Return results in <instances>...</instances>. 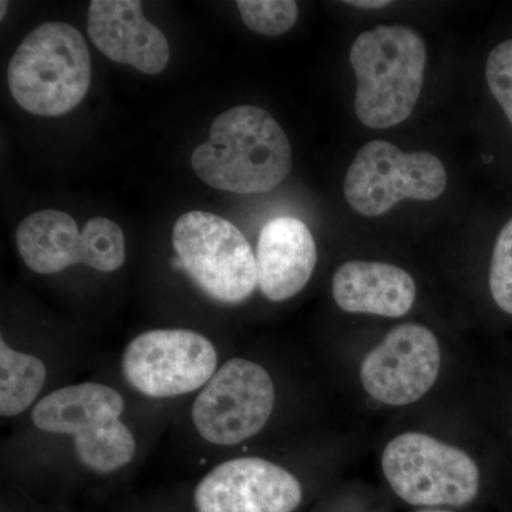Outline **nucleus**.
Masks as SVG:
<instances>
[{
	"mask_svg": "<svg viewBox=\"0 0 512 512\" xmlns=\"http://www.w3.org/2000/svg\"><path fill=\"white\" fill-rule=\"evenodd\" d=\"M419 512H450V511H446V510H423V511H419Z\"/></svg>",
	"mask_w": 512,
	"mask_h": 512,
	"instance_id": "23",
	"label": "nucleus"
},
{
	"mask_svg": "<svg viewBox=\"0 0 512 512\" xmlns=\"http://www.w3.org/2000/svg\"><path fill=\"white\" fill-rule=\"evenodd\" d=\"M440 365V346L434 333L426 326L404 323L367 353L360 366V380L377 402L406 406L429 393Z\"/></svg>",
	"mask_w": 512,
	"mask_h": 512,
	"instance_id": "10",
	"label": "nucleus"
},
{
	"mask_svg": "<svg viewBox=\"0 0 512 512\" xmlns=\"http://www.w3.org/2000/svg\"><path fill=\"white\" fill-rule=\"evenodd\" d=\"M316 261L315 239L305 222L274 218L262 228L256 247L259 289L269 301L291 299L308 284Z\"/></svg>",
	"mask_w": 512,
	"mask_h": 512,
	"instance_id": "13",
	"label": "nucleus"
},
{
	"mask_svg": "<svg viewBox=\"0 0 512 512\" xmlns=\"http://www.w3.org/2000/svg\"><path fill=\"white\" fill-rule=\"evenodd\" d=\"M356 73L355 111L370 128H390L412 116L423 89L427 47L406 26H379L357 37L350 49Z\"/></svg>",
	"mask_w": 512,
	"mask_h": 512,
	"instance_id": "2",
	"label": "nucleus"
},
{
	"mask_svg": "<svg viewBox=\"0 0 512 512\" xmlns=\"http://www.w3.org/2000/svg\"><path fill=\"white\" fill-rule=\"evenodd\" d=\"M301 501V483L293 474L256 457L220 464L195 490L198 512H293Z\"/></svg>",
	"mask_w": 512,
	"mask_h": 512,
	"instance_id": "11",
	"label": "nucleus"
},
{
	"mask_svg": "<svg viewBox=\"0 0 512 512\" xmlns=\"http://www.w3.org/2000/svg\"><path fill=\"white\" fill-rule=\"evenodd\" d=\"M488 87L512 124V39L490 53L485 67Z\"/></svg>",
	"mask_w": 512,
	"mask_h": 512,
	"instance_id": "19",
	"label": "nucleus"
},
{
	"mask_svg": "<svg viewBox=\"0 0 512 512\" xmlns=\"http://www.w3.org/2000/svg\"><path fill=\"white\" fill-rule=\"evenodd\" d=\"M490 291L498 308L512 315V220L495 242L490 269Z\"/></svg>",
	"mask_w": 512,
	"mask_h": 512,
	"instance_id": "18",
	"label": "nucleus"
},
{
	"mask_svg": "<svg viewBox=\"0 0 512 512\" xmlns=\"http://www.w3.org/2000/svg\"><path fill=\"white\" fill-rule=\"evenodd\" d=\"M483 160L485 163H491V161H493V156H483Z\"/></svg>",
	"mask_w": 512,
	"mask_h": 512,
	"instance_id": "21",
	"label": "nucleus"
},
{
	"mask_svg": "<svg viewBox=\"0 0 512 512\" xmlns=\"http://www.w3.org/2000/svg\"><path fill=\"white\" fill-rule=\"evenodd\" d=\"M6 6H8V2H2V19H3V16H5Z\"/></svg>",
	"mask_w": 512,
	"mask_h": 512,
	"instance_id": "22",
	"label": "nucleus"
},
{
	"mask_svg": "<svg viewBox=\"0 0 512 512\" xmlns=\"http://www.w3.org/2000/svg\"><path fill=\"white\" fill-rule=\"evenodd\" d=\"M87 33L104 56L140 72L158 74L170 62L167 37L148 22L138 0H93Z\"/></svg>",
	"mask_w": 512,
	"mask_h": 512,
	"instance_id": "12",
	"label": "nucleus"
},
{
	"mask_svg": "<svg viewBox=\"0 0 512 512\" xmlns=\"http://www.w3.org/2000/svg\"><path fill=\"white\" fill-rule=\"evenodd\" d=\"M123 412L124 400L117 390L106 384L82 383L47 394L32 410V420L46 433L80 440L120 420Z\"/></svg>",
	"mask_w": 512,
	"mask_h": 512,
	"instance_id": "15",
	"label": "nucleus"
},
{
	"mask_svg": "<svg viewBox=\"0 0 512 512\" xmlns=\"http://www.w3.org/2000/svg\"><path fill=\"white\" fill-rule=\"evenodd\" d=\"M447 187L443 163L430 153H403L389 141H370L350 164L345 195L350 207L379 217L402 200H437Z\"/></svg>",
	"mask_w": 512,
	"mask_h": 512,
	"instance_id": "6",
	"label": "nucleus"
},
{
	"mask_svg": "<svg viewBox=\"0 0 512 512\" xmlns=\"http://www.w3.org/2000/svg\"><path fill=\"white\" fill-rule=\"evenodd\" d=\"M173 245L175 268L184 269L214 301L232 305L254 293L256 255L232 222L211 212H187L175 222Z\"/></svg>",
	"mask_w": 512,
	"mask_h": 512,
	"instance_id": "4",
	"label": "nucleus"
},
{
	"mask_svg": "<svg viewBox=\"0 0 512 512\" xmlns=\"http://www.w3.org/2000/svg\"><path fill=\"white\" fill-rule=\"evenodd\" d=\"M46 376L42 360L0 340V414L12 417L25 412L42 392Z\"/></svg>",
	"mask_w": 512,
	"mask_h": 512,
	"instance_id": "16",
	"label": "nucleus"
},
{
	"mask_svg": "<svg viewBox=\"0 0 512 512\" xmlns=\"http://www.w3.org/2000/svg\"><path fill=\"white\" fill-rule=\"evenodd\" d=\"M274 406V382L264 367L231 359L202 387L191 414L202 439L234 446L264 429Z\"/></svg>",
	"mask_w": 512,
	"mask_h": 512,
	"instance_id": "8",
	"label": "nucleus"
},
{
	"mask_svg": "<svg viewBox=\"0 0 512 512\" xmlns=\"http://www.w3.org/2000/svg\"><path fill=\"white\" fill-rule=\"evenodd\" d=\"M382 468L394 493L419 507H461L477 497L480 471L460 448L421 433H404L383 451Z\"/></svg>",
	"mask_w": 512,
	"mask_h": 512,
	"instance_id": "5",
	"label": "nucleus"
},
{
	"mask_svg": "<svg viewBox=\"0 0 512 512\" xmlns=\"http://www.w3.org/2000/svg\"><path fill=\"white\" fill-rule=\"evenodd\" d=\"M8 83L16 103L36 116L76 109L92 83V57L82 33L63 22L37 26L10 59Z\"/></svg>",
	"mask_w": 512,
	"mask_h": 512,
	"instance_id": "3",
	"label": "nucleus"
},
{
	"mask_svg": "<svg viewBox=\"0 0 512 512\" xmlns=\"http://www.w3.org/2000/svg\"><path fill=\"white\" fill-rule=\"evenodd\" d=\"M332 292L340 309L349 313L400 318L416 301V284L399 266L349 261L335 272Z\"/></svg>",
	"mask_w": 512,
	"mask_h": 512,
	"instance_id": "14",
	"label": "nucleus"
},
{
	"mask_svg": "<svg viewBox=\"0 0 512 512\" xmlns=\"http://www.w3.org/2000/svg\"><path fill=\"white\" fill-rule=\"evenodd\" d=\"M214 345L187 329H156L138 335L124 350L121 369L128 384L153 399L183 396L217 372Z\"/></svg>",
	"mask_w": 512,
	"mask_h": 512,
	"instance_id": "9",
	"label": "nucleus"
},
{
	"mask_svg": "<svg viewBox=\"0 0 512 512\" xmlns=\"http://www.w3.org/2000/svg\"><path fill=\"white\" fill-rule=\"evenodd\" d=\"M191 165L212 188L262 194L291 173V141L268 111L238 106L214 120L210 138L195 148Z\"/></svg>",
	"mask_w": 512,
	"mask_h": 512,
	"instance_id": "1",
	"label": "nucleus"
},
{
	"mask_svg": "<svg viewBox=\"0 0 512 512\" xmlns=\"http://www.w3.org/2000/svg\"><path fill=\"white\" fill-rule=\"evenodd\" d=\"M350 6H356V8H365V9H380L384 8V6L390 5V2H386V0H350V2H346Z\"/></svg>",
	"mask_w": 512,
	"mask_h": 512,
	"instance_id": "20",
	"label": "nucleus"
},
{
	"mask_svg": "<svg viewBox=\"0 0 512 512\" xmlns=\"http://www.w3.org/2000/svg\"><path fill=\"white\" fill-rule=\"evenodd\" d=\"M16 245L23 262L40 275H53L72 265L114 272L126 261L123 229L107 218H93L79 232L69 214L37 211L16 229Z\"/></svg>",
	"mask_w": 512,
	"mask_h": 512,
	"instance_id": "7",
	"label": "nucleus"
},
{
	"mask_svg": "<svg viewBox=\"0 0 512 512\" xmlns=\"http://www.w3.org/2000/svg\"><path fill=\"white\" fill-rule=\"evenodd\" d=\"M242 22L252 32L279 36L291 30L298 20V3L293 0H238Z\"/></svg>",
	"mask_w": 512,
	"mask_h": 512,
	"instance_id": "17",
	"label": "nucleus"
}]
</instances>
